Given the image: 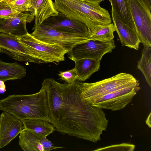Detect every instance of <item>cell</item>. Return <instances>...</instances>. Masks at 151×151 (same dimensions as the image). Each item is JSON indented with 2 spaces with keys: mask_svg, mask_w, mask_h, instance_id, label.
I'll list each match as a JSON object with an SVG mask.
<instances>
[{
  "mask_svg": "<svg viewBox=\"0 0 151 151\" xmlns=\"http://www.w3.org/2000/svg\"><path fill=\"white\" fill-rule=\"evenodd\" d=\"M50 122L56 130L93 142L101 139L108 120L101 108L81 99L77 81L61 83L54 79H44Z\"/></svg>",
  "mask_w": 151,
  "mask_h": 151,
  "instance_id": "6da1fadb",
  "label": "cell"
},
{
  "mask_svg": "<svg viewBox=\"0 0 151 151\" xmlns=\"http://www.w3.org/2000/svg\"><path fill=\"white\" fill-rule=\"evenodd\" d=\"M0 110L12 114L21 121L39 119L50 122L46 91L42 86L35 93L9 95L0 100Z\"/></svg>",
  "mask_w": 151,
  "mask_h": 151,
  "instance_id": "7a4b0ae2",
  "label": "cell"
},
{
  "mask_svg": "<svg viewBox=\"0 0 151 151\" xmlns=\"http://www.w3.org/2000/svg\"><path fill=\"white\" fill-rule=\"evenodd\" d=\"M55 9L67 17L85 24L90 32L96 27L111 23L109 12L99 5L81 0H55Z\"/></svg>",
  "mask_w": 151,
  "mask_h": 151,
  "instance_id": "3957f363",
  "label": "cell"
},
{
  "mask_svg": "<svg viewBox=\"0 0 151 151\" xmlns=\"http://www.w3.org/2000/svg\"><path fill=\"white\" fill-rule=\"evenodd\" d=\"M80 95L84 101L91 104L94 101L117 90L139 84L132 75L121 73L109 78L93 83L77 81Z\"/></svg>",
  "mask_w": 151,
  "mask_h": 151,
  "instance_id": "277c9868",
  "label": "cell"
},
{
  "mask_svg": "<svg viewBox=\"0 0 151 151\" xmlns=\"http://www.w3.org/2000/svg\"><path fill=\"white\" fill-rule=\"evenodd\" d=\"M140 43L151 47V9L143 0H127Z\"/></svg>",
  "mask_w": 151,
  "mask_h": 151,
  "instance_id": "5b68a950",
  "label": "cell"
},
{
  "mask_svg": "<svg viewBox=\"0 0 151 151\" xmlns=\"http://www.w3.org/2000/svg\"><path fill=\"white\" fill-rule=\"evenodd\" d=\"M17 37L36 57L45 63L59 62L65 60L64 55L68 51L59 45L43 42L35 38L28 32Z\"/></svg>",
  "mask_w": 151,
  "mask_h": 151,
  "instance_id": "8992f818",
  "label": "cell"
},
{
  "mask_svg": "<svg viewBox=\"0 0 151 151\" xmlns=\"http://www.w3.org/2000/svg\"><path fill=\"white\" fill-rule=\"evenodd\" d=\"M115 47L114 40L103 42L90 39L75 44L67 53L68 58L74 61L83 58L100 61L105 54L111 53Z\"/></svg>",
  "mask_w": 151,
  "mask_h": 151,
  "instance_id": "52a82bcc",
  "label": "cell"
},
{
  "mask_svg": "<svg viewBox=\"0 0 151 151\" xmlns=\"http://www.w3.org/2000/svg\"><path fill=\"white\" fill-rule=\"evenodd\" d=\"M30 35L43 42L59 45L69 51L75 44L91 39L89 37L63 32L40 25Z\"/></svg>",
  "mask_w": 151,
  "mask_h": 151,
  "instance_id": "ba28073f",
  "label": "cell"
},
{
  "mask_svg": "<svg viewBox=\"0 0 151 151\" xmlns=\"http://www.w3.org/2000/svg\"><path fill=\"white\" fill-rule=\"evenodd\" d=\"M140 89L139 84L122 88L98 99L91 104L102 109L120 110L131 102Z\"/></svg>",
  "mask_w": 151,
  "mask_h": 151,
  "instance_id": "9c48e42d",
  "label": "cell"
},
{
  "mask_svg": "<svg viewBox=\"0 0 151 151\" xmlns=\"http://www.w3.org/2000/svg\"><path fill=\"white\" fill-rule=\"evenodd\" d=\"M0 53L20 62L45 63L36 57L29 48L20 42L17 37L0 33Z\"/></svg>",
  "mask_w": 151,
  "mask_h": 151,
  "instance_id": "30bf717a",
  "label": "cell"
},
{
  "mask_svg": "<svg viewBox=\"0 0 151 151\" xmlns=\"http://www.w3.org/2000/svg\"><path fill=\"white\" fill-rule=\"evenodd\" d=\"M40 25L63 32L90 37L89 30L85 24L72 20L59 12L57 15L47 18Z\"/></svg>",
  "mask_w": 151,
  "mask_h": 151,
  "instance_id": "8fae6325",
  "label": "cell"
},
{
  "mask_svg": "<svg viewBox=\"0 0 151 151\" xmlns=\"http://www.w3.org/2000/svg\"><path fill=\"white\" fill-rule=\"evenodd\" d=\"M24 128L21 120L3 111L0 116V148L8 145Z\"/></svg>",
  "mask_w": 151,
  "mask_h": 151,
  "instance_id": "7c38bea8",
  "label": "cell"
},
{
  "mask_svg": "<svg viewBox=\"0 0 151 151\" xmlns=\"http://www.w3.org/2000/svg\"><path fill=\"white\" fill-rule=\"evenodd\" d=\"M35 18L34 13H21L17 16L9 18H0V33L16 37L27 34L26 23Z\"/></svg>",
  "mask_w": 151,
  "mask_h": 151,
  "instance_id": "4fadbf2b",
  "label": "cell"
},
{
  "mask_svg": "<svg viewBox=\"0 0 151 151\" xmlns=\"http://www.w3.org/2000/svg\"><path fill=\"white\" fill-rule=\"evenodd\" d=\"M111 15L115 31L122 45L137 50L140 42L135 29L122 21L112 10Z\"/></svg>",
  "mask_w": 151,
  "mask_h": 151,
  "instance_id": "5bb4252c",
  "label": "cell"
},
{
  "mask_svg": "<svg viewBox=\"0 0 151 151\" xmlns=\"http://www.w3.org/2000/svg\"><path fill=\"white\" fill-rule=\"evenodd\" d=\"M30 5L35 14L33 30L39 27L47 18L58 14L52 0H31Z\"/></svg>",
  "mask_w": 151,
  "mask_h": 151,
  "instance_id": "9a60e30c",
  "label": "cell"
},
{
  "mask_svg": "<svg viewBox=\"0 0 151 151\" xmlns=\"http://www.w3.org/2000/svg\"><path fill=\"white\" fill-rule=\"evenodd\" d=\"M22 121L24 128L29 130L39 139L47 137L56 130L53 125L45 120L29 119H24Z\"/></svg>",
  "mask_w": 151,
  "mask_h": 151,
  "instance_id": "2e32d148",
  "label": "cell"
},
{
  "mask_svg": "<svg viewBox=\"0 0 151 151\" xmlns=\"http://www.w3.org/2000/svg\"><path fill=\"white\" fill-rule=\"evenodd\" d=\"M26 74V68L17 62L8 63L0 60V80L5 82L21 79L24 77Z\"/></svg>",
  "mask_w": 151,
  "mask_h": 151,
  "instance_id": "e0dca14e",
  "label": "cell"
},
{
  "mask_svg": "<svg viewBox=\"0 0 151 151\" xmlns=\"http://www.w3.org/2000/svg\"><path fill=\"white\" fill-rule=\"evenodd\" d=\"M75 69L78 76V81H84L100 69V61L83 58L74 61Z\"/></svg>",
  "mask_w": 151,
  "mask_h": 151,
  "instance_id": "ac0fdd59",
  "label": "cell"
},
{
  "mask_svg": "<svg viewBox=\"0 0 151 151\" xmlns=\"http://www.w3.org/2000/svg\"><path fill=\"white\" fill-rule=\"evenodd\" d=\"M19 144L24 151H44L39 139L31 131L24 128L20 133Z\"/></svg>",
  "mask_w": 151,
  "mask_h": 151,
  "instance_id": "d6986e66",
  "label": "cell"
},
{
  "mask_svg": "<svg viewBox=\"0 0 151 151\" xmlns=\"http://www.w3.org/2000/svg\"><path fill=\"white\" fill-rule=\"evenodd\" d=\"M109 0L111 3L112 10L119 18L136 30L127 0Z\"/></svg>",
  "mask_w": 151,
  "mask_h": 151,
  "instance_id": "ffe728a7",
  "label": "cell"
},
{
  "mask_svg": "<svg viewBox=\"0 0 151 151\" xmlns=\"http://www.w3.org/2000/svg\"><path fill=\"white\" fill-rule=\"evenodd\" d=\"M115 29L113 23L99 26L90 32L91 40L103 42L114 41Z\"/></svg>",
  "mask_w": 151,
  "mask_h": 151,
  "instance_id": "44dd1931",
  "label": "cell"
},
{
  "mask_svg": "<svg viewBox=\"0 0 151 151\" xmlns=\"http://www.w3.org/2000/svg\"><path fill=\"white\" fill-rule=\"evenodd\" d=\"M143 75L146 81L151 87V47L144 46L142 55L137 65Z\"/></svg>",
  "mask_w": 151,
  "mask_h": 151,
  "instance_id": "7402d4cb",
  "label": "cell"
},
{
  "mask_svg": "<svg viewBox=\"0 0 151 151\" xmlns=\"http://www.w3.org/2000/svg\"><path fill=\"white\" fill-rule=\"evenodd\" d=\"M11 0H2L0 1V18L14 17L21 13L14 9L11 3Z\"/></svg>",
  "mask_w": 151,
  "mask_h": 151,
  "instance_id": "603a6c76",
  "label": "cell"
},
{
  "mask_svg": "<svg viewBox=\"0 0 151 151\" xmlns=\"http://www.w3.org/2000/svg\"><path fill=\"white\" fill-rule=\"evenodd\" d=\"M135 148V145L133 144L123 143L98 148L93 151H133Z\"/></svg>",
  "mask_w": 151,
  "mask_h": 151,
  "instance_id": "cb8c5ba5",
  "label": "cell"
},
{
  "mask_svg": "<svg viewBox=\"0 0 151 151\" xmlns=\"http://www.w3.org/2000/svg\"><path fill=\"white\" fill-rule=\"evenodd\" d=\"M30 1L31 0H12L11 3L14 9L19 12L34 13L31 8Z\"/></svg>",
  "mask_w": 151,
  "mask_h": 151,
  "instance_id": "d4e9b609",
  "label": "cell"
},
{
  "mask_svg": "<svg viewBox=\"0 0 151 151\" xmlns=\"http://www.w3.org/2000/svg\"><path fill=\"white\" fill-rule=\"evenodd\" d=\"M60 78L66 83L71 84L77 80L78 76L74 68L64 71H60L58 74Z\"/></svg>",
  "mask_w": 151,
  "mask_h": 151,
  "instance_id": "484cf974",
  "label": "cell"
},
{
  "mask_svg": "<svg viewBox=\"0 0 151 151\" xmlns=\"http://www.w3.org/2000/svg\"><path fill=\"white\" fill-rule=\"evenodd\" d=\"M41 145L44 151H49L52 150L63 148L62 147H57L53 146L52 142L45 137L39 139Z\"/></svg>",
  "mask_w": 151,
  "mask_h": 151,
  "instance_id": "4316f807",
  "label": "cell"
},
{
  "mask_svg": "<svg viewBox=\"0 0 151 151\" xmlns=\"http://www.w3.org/2000/svg\"><path fill=\"white\" fill-rule=\"evenodd\" d=\"M6 91V87L4 82L0 80V94L4 93Z\"/></svg>",
  "mask_w": 151,
  "mask_h": 151,
  "instance_id": "83f0119b",
  "label": "cell"
},
{
  "mask_svg": "<svg viewBox=\"0 0 151 151\" xmlns=\"http://www.w3.org/2000/svg\"><path fill=\"white\" fill-rule=\"evenodd\" d=\"M82 1L91 3L93 4H94L97 5H99L100 4L102 1H104V0H81Z\"/></svg>",
  "mask_w": 151,
  "mask_h": 151,
  "instance_id": "f1b7e54d",
  "label": "cell"
},
{
  "mask_svg": "<svg viewBox=\"0 0 151 151\" xmlns=\"http://www.w3.org/2000/svg\"><path fill=\"white\" fill-rule=\"evenodd\" d=\"M151 114L150 112L146 121V124L147 125L149 128H150L151 126Z\"/></svg>",
  "mask_w": 151,
  "mask_h": 151,
  "instance_id": "f546056e",
  "label": "cell"
},
{
  "mask_svg": "<svg viewBox=\"0 0 151 151\" xmlns=\"http://www.w3.org/2000/svg\"><path fill=\"white\" fill-rule=\"evenodd\" d=\"M147 4L150 9H151V0H143Z\"/></svg>",
  "mask_w": 151,
  "mask_h": 151,
  "instance_id": "4dcf8cb0",
  "label": "cell"
},
{
  "mask_svg": "<svg viewBox=\"0 0 151 151\" xmlns=\"http://www.w3.org/2000/svg\"><path fill=\"white\" fill-rule=\"evenodd\" d=\"M1 0H0V1H1Z\"/></svg>",
  "mask_w": 151,
  "mask_h": 151,
  "instance_id": "1f68e13d",
  "label": "cell"
}]
</instances>
